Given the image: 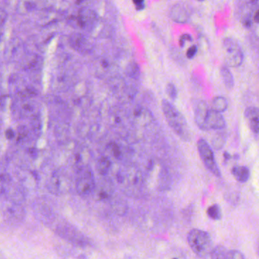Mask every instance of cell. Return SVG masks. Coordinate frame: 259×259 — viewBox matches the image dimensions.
<instances>
[{"label": "cell", "instance_id": "obj_9", "mask_svg": "<svg viewBox=\"0 0 259 259\" xmlns=\"http://www.w3.org/2000/svg\"><path fill=\"white\" fill-rule=\"evenodd\" d=\"M78 25L83 29L92 30L98 24V16L95 12L89 9H83L80 11L78 19Z\"/></svg>", "mask_w": 259, "mask_h": 259}, {"label": "cell", "instance_id": "obj_30", "mask_svg": "<svg viewBox=\"0 0 259 259\" xmlns=\"http://www.w3.org/2000/svg\"><path fill=\"white\" fill-rule=\"evenodd\" d=\"M6 137L9 139V140H12V139H14L16 137V133H15L14 130H12V128H9L6 131Z\"/></svg>", "mask_w": 259, "mask_h": 259}, {"label": "cell", "instance_id": "obj_36", "mask_svg": "<svg viewBox=\"0 0 259 259\" xmlns=\"http://www.w3.org/2000/svg\"><path fill=\"white\" fill-rule=\"evenodd\" d=\"M197 1H200V2H201V1H204V0H197Z\"/></svg>", "mask_w": 259, "mask_h": 259}, {"label": "cell", "instance_id": "obj_11", "mask_svg": "<svg viewBox=\"0 0 259 259\" xmlns=\"http://www.w3.org/2000/svg\"><path fill=\"white\" fill-rule=\"evenodd\" d=\"M170 17L177 23H186L189 19V12L184 6L180 4H177L171 10Z\"/></svg>", "mask_w": 259, "mask_h": 259}, {"label": "cell", "instance_id": "obj_24", "mask_svg": "<svg viewBox=\"0 0 259 259\" xmlns=\"http://www.w3.org/2000/svg\"><path fill=\"white\" fill-rule=\"evenodd\" d=\"M110 150H111L113 157L117 160H120L121 157H122V151H121L119 145H116V144H112L110 145Z\"/></svg>", "mask_w": 259, "mask_h": 259}, {"label": "cell", "instance_id": "obj_27", "mask_svg": "<svg viewBox=\"0 0 259 259\" xmlns=\"http://www.w3.org/2000/svg\"><path fill=\"white\" fill-rule=\"evenodd\" d=\"M197 52H198V48L196 46H192L189 48L187 52H186V57L189 59H192L195 55H196Z\"/></svg>", "mask_w": 259, "mask_h": 259}, {"label": "cell", "instance_id": "obj_5", "mask_svg": "<svg viewBox=\"0 0 259 259\" xmlns=\"http://www.w3.org/2000/svg\"><path fill=\"white\" fill-rule=\"evenodd\" d=\"M197 147H198L200 157H201V160L206 168L210 171L213 175L221 177V170H220L219 166L214 158V154H213V151L209 144L204 139H201L198 140Z\"/></svg>", "mask_w": 259, "mask_h": 259}, {"label": "cell", "instance_id": "obj_15", "mask_svg": "<svg viewBox=\"0 0 259 259\" xmlns=\"http://www.w3.org/2000/svg\"><path fill=\"white\" fill-rule=\"evenodd\" d=\"M111 166L112 163L109 157L103 156L98 159V163H97V170L101 175L106 176L110 172Z\"/></svg>", "mask_w": 259, "mask_h": 259}, {"label": "cell", "instance_id": "obj_26", "mask_svg": "<svg viewBox=\"0 0 259 259\" xmlns=\"http://www.w3.org/2000/svg\"><path fill=\"white\" fill-rule=\"evenodd\" d=\"M28 130L25 126L18 128V141L24 140L28 136Z\"/></svg>", "mask_w": 259, "mask_h": 259}, {"label": "cell", "instance_id": "obj_8", "mask_svg": "<svg viewBox=\"0 0 259 259\" xmlns=\"http://www.w3.org/2000/svg\"><path fill=\"white\" fill-rule=\"evenodd\" d=\"M226 127V121L224 116L219 112L209 109L206 116L205 122L203 126V131L209 130H222Z\"/></svg>", "mask_w": 259, "mask_h": 259}, {"label": "cell", "instance_id": "obj_17", "mask_svg": "<svg viewBox=\"0 0 259 259\" xmlns=\"http://www.w3.org/2000/svg\"><path fill=\"white\" fill-rule=\"evenodd\" d=\"M227 108H228V102L225 98L219 96L213 98L210 109L222 113L225 112Z\"/></svg>", "mask_w": 259, "mask_h": 259}, {"label": "cell", "instance_id": "obj_7", "mask_svg": "<svg viewBox=\"0 0 259 259\" xmlns=\"http://www.w3.org/2000/svg\"><path fill=\"white\" fill-rule=\"evenodd\" d=\"M69 45L74 51L78 52V54L86 55L92 52V42L89 38L81 34H73L69 37Z\"/></svg>", "mask_w": 259, "mask_h": 259}, {"label": "cell", "instance_id": "obj_6", "mask_svg": "<svg viewBox=\"0 0 259 259\" xmlns=\"http://www.w3.org/2000/svg\"><path fill=\"white\" fill-rule=\"evenodd\" d=\"M56 232L63 239H66V240L72 242L75 245L83 247L91 245L90 241L88 239V238L72 226L68 225V224L67 225L60 226V227H57Z\"/></svg>", "mask_w": 259, "mask_h": 259}, {"label": "cell", "instance_id": "obj_23", "mask_svg": "<svg viewBox=\"0 0 259 259\" xmlns=\"http://www.w3.org/2000/svg\"><path fill=\"white\" fill-rule=\"evenodd\" d=\"M245 256L241 251L237 250H230L227 251V259H243Z\"/></svg>", "mask_w": 259, "mask_h": 259}, {"label": "cell", "instance_id": "obj_10", "mask_svg": "<svg viewBox=\"0 0 259 259\" xmlns=\"http://www.w3.org/2000/svg\"><path fill=\"white\" fill-rule=\"evenodd\" d=\"M244 115L251 131L254 134L259 135V108L255 107H248L245 109Z\"/></svg>", "mask_w": 259, "mask_h": 259}, {"label": "cell", "instance_id": "obj_32", "mask_svg": "<svg viewBox=\"0 0 259 259\" xmlns=\"http://www.w3.org/2000/svg\"><path fill=\"white\" fill-rule=\"evenodd\" d=\"M29 154L32 157H36L37 155V150L34 149V148H31V149H29Z\"/></svg>", "mask_w": 259, "mask_h": 259}, {"label": "cell", "instance_id": "obj_34", "mask_svg": "<svg viewBox=\"0 0 259 259\" xmlns=\"http://www.w3.org/2000/svg\"><path fill=\"white\" fill-rule=\"evenodd\" d=\"M251 22L250 20V19H245V22H244V25H245L246 28H248V27L251 26Z\"/></svg>", "mask_w": 259, "mask_h": 259}, {"label": "cell", "instance_id": "obj_1", "mask_svg": "<svg viewBox=\"0 0 259 259\" xmlns=\"http://www.w3.org/2000/svg\"><path fill=\"white\" fill-rule=\"evenodd\" d=\"M162 110L166 122L176 134L183 141H190V128L185 116L166 100L162 101Z\"/></svg>", "mask_w": 259, "mask_h": 259}, {"label": "cell", "instance_id": "obj_18", "mask_svg": "<svg viewBox=\"0 0 259 259\" xmlns=\"http://www.w3.org/2000/svg\"><path fill=\"white\" fill-rule=\"evenodd\" d=\"M227 136L224 133H219L215 135L214 137L212 139V146L214 149L220 150L224 146L226 143Z\"/></svg>", "mask_w": 259, "mask_h": 259}, {"label": "cell", "instance_id": "obj_31", "mask_svg": "<svg viewBox=\"0 0 259 259\" xmlns=\"http://www.w3.org/2000/svg\"><path fill=\"white\" fill-rule=\"evenodd\" d=\"M1 179H2L3 183H7V184L12 181V177H10V175H9L8 174H2Z\"/></svg>", "mask_w": 259, "mask_h": 259}, {"label": "cell", "instance_id": "obj_16", "mask_svg": "<svg viewBox=\"0 0 259 259\" xmlns=\"http://www.w3.org/2000/svg\"><path fill=\"white\" fill-rule=\"evenodd\" d=\"M221 75L223 79L224 85L227 89H232L234 86V79H233V75L228 68L226 66H222L221 68Z\"/></svg>", "mask_w": 259, "mask_h": 259}, {"label": "cell", "instance_id": "obj_13", "mask_svg": "<svg viewBox=\"0 0 259 259\" xmlns=\"http://www.w3.org/2000/svg\"><path fill=\"white\" fill-rule=\"evenodd\" d=\"M209 109L204 101H200L197 104L195 108V122L196 125L202 130L205 122L206 116Z\"/></svg>", "mask_w": 259, "mask_h": 259}, {"label": "cell", "instance_id": "obj_28", "mask_svg": "<svg viewBox=\"0 0 259 259\" xmlns=\"http://www.w3.org/2000/svg\"><path fill=\"white\" fill-rule=\"evenodd\" d=\"M192 42V36L189 35V34H183V35L181 36V37H180V46L183 48V46H184L185 44L186 43V42Z\"/></svg>", "mask_w": 259, "mask_h": 259}, {"label": "cell", "instance_id": "obj_35", "mask_svg": "<svg viewBox=\"0 0 259 259\" xmlns=\"http://www.w3.org/2000/svg\"><path fill=\"white\" fill-rule=\"evenodd\" d=\"M254 20L255 21V22H257V23H259V10H257L255 14H254Z\"/></svg>", "mask_w": 259, "mask_h": 259}, {"label": "cell", "instance_id": "obj_2", "mask_svg": "<svg viewBox=\"0 0 259 259\" xmlns=\"http://www.w3.org/2000/svg\"><path fill=\"white\" fill-rule=\"evenodd\" d=\"M188 243L191 249L199 257H210L213 251L211 236L204 230L193 229L187 236Z\"/></svg>", "mask_w": 259, "mask_h": 259}, {"label": "cell", "instance_id": "obj_29", "mask_svg": "<svg viewBox=\"0 0 259 259\" xmlns=\"http://www.w3.org/2000/svg\"><path fill=\"white\" fill-rule=\"evenodd\" d=\"M133 4L139 11L145 8V0H133Z\"/></svg>", "mask_w": 259, "mask_h": 259}, {"label": "cell", "instance_id": "obj_20", "mask_svg": "<svg viewBox=\"0 0 259 259\" xmlns=\"http://www.w3.org/2000/svg\"><path fill=\"white\" fill-rule=\"evenodd\" d=\"M227 251L228 250L226 249L225 247L218 245L213 248L210 257L213 259H227Z\"/></svg>", "mask_w": 259, "mask_h": 259}, {"label": "cell", "instance_id": "obj_12", "mask_svg": "<svg viewBox=\"0 0 259 259\" xmlns=\"http://www.w3.org/2000/svg\"><path fill=\"white\" fill-rule=\"evenodd\" d=\"M63 178V175L60 172H55L53 174L48 185V189L52 193L57 195L67 189V185L65 184L66 181L62 180Z\"/></svg>", "mask_w": 259, "mask_h": 259}, {"label": "cell", "instance_id": "obj_4", "mask_svg": "<svg viewBox=\"0 0 259 259\" xmlns=\"http://www.w3.org/2000/svg\"><path fill=\"white\" fill-rule=\"evenodd\" d=\"M224 60L227 66L238 67L243 61V53L240 45L233 38L224 39L223 41Z\"/></svg>", "mask_w": 259, "mask_h": 259}, {"label": "cell", "instance_id": "obj_33", "mask_svg": "<svg viewBox=\"0 0 259 259\" xmlns=\"http://www.w3.org/2000/svg\"><path fill=\"white\" fill-rule=\"evenodd\" d=\"M233 156L230 155L228 152H224V161H227V160H230V159L232 158Z\"/></svg>", "mask_w": 259, "mask_h": 259}, {"label": "cell", "instance_id": "obj_25", "mask_svg": "<svg viewBox=\"0 0 259 259\" xmlns=\"http://www.w3.org/2000/svg\"><path fill=\"white\" fill-rule=\"evenodd\" d=\"M34 107L31 104H25L22 107V114L28 116L34 113Z\"/></svg>", "mask_w": 259, "mask_h": 259}, {"label": "cell", "instance_id": "obj_3", "mask_svg": "<svg viewBox=\"0 0 259 259\" xmlns=\"http://www.w3.org/2000/svg\"><path fill=\"white\" fill-rule=\"evenodd\" d=\"M96 188L95 176L89 166H84L78 169L75 180V189L81 196H88L93 193Z\"/></svg>", "mask_w": 259, "mask_h": 259}, {"label": "cell", "instance_id": "obj_21", "mask_svg": "<svg viewBox=\"0 0 259 259\" xmlns=\"http://www.w3.org/2000/svg\"><path fill=\"white\" fill-rule=\"evenodd\" d=\"M126 74L132 78H139L140 76V69L136 63H130L126 68Z\"/></svg>", "mask_w": 259, "mask_h": 259}, {"label": "cell", "instance_id": "obj_14", "mask_svg": "<svg viewBox=\"0 0 259 259\" xmlns=\"http://www.w3.org/2000/svg\"><path fill=\"white\" fill-rule=\"evenodd\" d=\"M232 174L237 181L246 183L250 177V171L247 166H235L232 169Z\"/></svg>", "mask_w": 259, "mask_h": 259}, {"label": "cell", "instance_id": "obj_19", "mask_svg": "<svg viewBox=\"0 0 259 259\" xmlns=\"http://www.w3.org/2000/svg\"><path fill=\"white\" fill-rule=\"evenodd\" d=\"M207 215L209 218L214 221H219L222 218V212L221 207L218 204H213L210 206L207 210Z\"/></svg>", "mask_w": 259, "mask_h": 259}, {"label": "cell", "instance_id": "obj_22", "mask_svg": "<svg viewBox=\"0 0 259 259\" xmlns=\"http://www.w3.org/2000/svg\"><path fill=\"white\" fill-rule=\"evenodd\" d=\"M166 92L168 96L172 101H176L177 100V96H178V92H177V88H176L174 84L169 83L166 85Z\"/></svg>", "mask_w": 259, "mask_h": 259}]
</instances>
